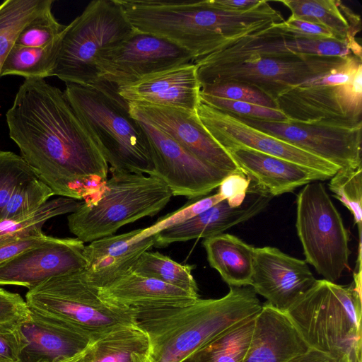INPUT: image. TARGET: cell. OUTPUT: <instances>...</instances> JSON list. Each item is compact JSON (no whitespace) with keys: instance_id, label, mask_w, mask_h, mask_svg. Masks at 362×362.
Returning <instances> with one entry per match:
<instances>
[{"instance_id":"1","label":"cell","mask_w":362,"mask_h":362,"mask_svg":"<svg viewBox=\"0 0 362 362\" xmlns=\"http://www.w3.org/2000/svg\"><path fill=\"white\" fill-rule=\"evenodd\" d=\"M21 156L54 195L86 200L107 179L109 165L64 91L25 78L6 113Z\"/></svg>"},{"instance_id":"2","label":"cell","mask_w":362,"mask_h":362,"mask_svg":"<svg viewBox=\"0 0 362 362\" xmlns=\"http://www.w3.org/2000/svg\"><path fill=\"white\" fill-rule=\"evenodd\" d=\"M117 1L135 30L173 42L191 53L194 61L284 21L265 0L245 11L216 8L209 0Z\"/></svg>"},{"instance_id":"3","label":"cell","mask_w":362,"mask_h":362,"mask_svg":"<svg viewBox=\"0 0 362 362\" xmlns=\"http://www.w3.org/2000/svg\"><path fill=\"white\" fill-rule=\"evenodd\" d=\"M262 306L251 286H230L220 298L175 307L134 308L136 325L148 336L153 362H181Z\"/></svg>"},{"instance_id":"4","label":"cell","mask_w":362,"mask_h":362,"mask_svg":"<svg viewBox=\"0 0 362 362\" xmlns=\"http://www.w3.org/2000/svg\"><path fill=\"white\" fill-rule=\"evenodd\" d=\"M361 311L359 269L347 286L317 280L286 313L310 349L361 362Z\"/></svg>"},{"instance_id":"5","label":"cell","mask_w":362,"mask_h":362,"mask_svg":"<svg viewBox=\"0 0 362 362\" xmlns=\"http://www.w3.org/2000/svg\"><path fill=\"white\" fill-rule=\"evenodd\" d=\"M69 104L98 144L109 170L152 175L146 136L118 94L90 86L66 83Z\"/></svg>"},{"instance_id":"6","label":"cell","mask_w":362,"mask_h":362,"mask_svg":"<svg viewBox=\"0 0 362 362\" xmlns=\"http://www.w3.org/2000/svg\"><path fill=\"white\" fill-rule=\"evenodd\" d=\"M100 190L68 216V226L85 243L113 235L122 226L158 214L173 194L159 178L123 170H110Z\"/></svg>"},{"instance_id":"7","label":"cell","mask_w":362,"mask_h":362,"mask_svg":"<svg viewBox=\"0 0 362 362\" xmlns=\"http://www.w3.org/2000/svg\"><path fill=\"white\" fill-rule=\"evenodd\" d=\"M134 28L117 0L90 1L66 25L50 76L66 83L95 88L100 54L129 35Z\"/></svg>"},{"instance_id":"8","label":"cell","mask_w":362,"mask_h":362,"mask_svg":"<svg viewBox=\"0 0 362 362\" xmlns=\"http://www.w3.org/2000/svg\"><path fill=\"white\" fill-rule=\"evenodd\" d=\"M344 57L297 54L283 58L256 55L221 57L209 54L193 62L200 86L226 83L254 88L274 102L282 94L343 64Z\"/></svg>"},{"instance_id":"9","label":"cell","mask_w":362,"mask_h":362,"mask_svg":"<svg viewBox=\"0 0 362 362\" xmlns=\"http://www.w3.org/2000/svg\"><path fill=\"white\" fill-rule=\"evenodd\" d=\"M84 270L52 278L25 294L28 306L76 325L95 337L136 325L134 310L103 300Z\"/></svg>"},{"instance_id":"10","label":"cell","mask_w":362,"mask_h":362,"mask_svg":"<svg viewBox=\"0 0 362 362\" xmlns=\"http://www.w3.org/2000/svg\"><path fill=\"white\" fill-rule=\"evenodd\" d=\"M296 227L305 262L335 283L348 268L349 233L340 213L319 181L307 184L296 200Z\"/></svg>"},{"instance_id":"11","label":"cell","mask_w":362,"mask_h":362,"mask_svg":"<svg viewBox=\"0 0 362 362\" xmlns=\"http://www.w3.org/2000/svg\"><path fill=\"white\" fill-rule=\"evenodd\" d=\"M194 61L191 53L173 42L134 29L100 54L96 63L98 83L95 88L117 93L119 88L148 75Z\"/></svg>"},{"instance_id":"12","label":"cell","mask_w":362,"mask_h":362,"mask_svg":"<svg viewBox=\"0 0 362 362\" xmlns=\"http://www.w3.org/2000/svg\"><path fill=\"white\" fill-rule=\"evenodd\" d=\"M235 117L253 128L329 161L340 168H356L361 165L362 125L341 127L321 123L285 122Z\"/></svg>"},{"instance_id":"13","label":"cell","mask_w":362,"mask_h":362,"mask_svg":"<svg viewBox=\"0 0 362 362\" xmlns=\"http://www.w3.org/2000/svg\"><path fill=\"white\" fill-rule=\"evenodd\" d=\"M138 122L148 140L152 175L161 180L173 196L202 198L218 187L228 175L201 160L156 127Z\"/></svg>"},{"instance_id":"14","label":"cell","mask_w":362,"mask_h":362,"mask_svg":"<svg viewBox=\"0 0 362 362\" xmlns=\"http://www.w3.org/2000/svg\"><path fill=\"white\" fill-rule=\"evenodd\" d=\"M196 113L206 130L226 151L236 147L248 148L316 170L330 178L340 168L202 102Z\"/></svg>"},{"instance_id":"15","label":"cell","mask_w":362,"mask_h":362,"mask_svg":"<svg viewBox=\"0 0 362 362\" xmlns=\"http://www.w3.org/2000/svg\"><path fill=\"white\" fill-rule=\"evenodd\" d=\"M14 331L19 344L18 362H69L97 337L65 320L31 308Z\"/></svg>"},{"instance_id":"16","label":"cell","mask_w":362,"mask_h":362,"mask_svg":"<svg viewBox=\"0 0 362 362\" xmlns=\"http://www.w3.org/2000/svg\"><path fill=\"white\" fill-rule=\"evenodd\" d=\"M128 106L134 119L156 127L208 165L228 174L243 172L206 130L197 113L153 105L128 103Z\"/></svg>"},{"instance_id":"17","label":"cell","mask_w":362,"mask_h":362,"mask_svg":"<svg viewBox=\"0 0 362 362\" xmlns=\"http://www.w3.org/2000/svg\"><path fill=\"white\" fill-rule=\"evenodd\" d=\"M84 243L76 238H54L0 264V285L33 289L52 278L86 269Z\"/></svg>"},{"instance_id":"18","label":"cell","mask_w":362,"mask_h":362,"mask_svg":"<svg viewBox=\"0 0 362 362\" xmlns=\"http://www.w3.org/2000/svg\"><path fill=\"white\" fill-rule=\"evenodd\" d=\"M316 281L305 260L276 247H255L250 286L274 308L286 312Z\"/></svg>"},{"instance_id":"19","label":"cell","mask_w":362,"mask_h":362,"mask_svg":"<svg viewBox=\"0 0 362 362\" xmlns=\"http://www.w3.org/2000/svg\"><path fill=\"white\" fill-rule=\"evenodd\" d=\"M273 198L262 187L252 180L242 205L230 207L222 200L209 209L156 233L155 247H163L177 242L223 233L230 228L255 217L269 205Z\"/></svg>"},{"instance_id":"20","label":"cell","mask_w":362,"mask_h":362,"mask_svg":"<svg viewBox=\"0 0 362 362\" xmlns=\"http://www.w3.org/2000/svg\"><path fill=\"white\" fill-rule=\"evenodd\" d=\"M200 85L194 62L165 69L119 88L127 103L174 107L196 113L200 103Z\"/></svg>"},{"instance_id":"21","label":"cell","mask_w":362,"mask_h":362,"mask_svg":"<svg viewBox=\"0 0 362 362\" xmlns=\"http://www.w3.org/2000/svg\"><path fill=\"white\" fill-rule=\"evenodd\" d=\"M143 228L120 235H112L86 245L84 274L88 281L98 289L131 271L138 258L154 246L156 234L144 237Z\"/></svg>"},{"instance_id":"22","label":"cell","mask_w":362,"mask_h":362,"mask_svg":"<svg viewBox=\"0 0 362 362\" xmlns=\"http://www.w3.org/2000/svg\"><path fill=\"white\" fill-rule=\"evenodd\" d=\"M309 349L287 313L266 302L255 317L252 339L243 362H288Z\"/></svg>"},{"instance_id":"23","label":"cell","mask_w":362,"mask_h":362,"mask_svg":"<svg viewBox=\"0 0 362 362\" xmlns=\"http://www.w3.org/2000/svg\"><path fill=\"white\" fill-rule=\"evenodd\" d=\"M211 54L221 57L256 55L283 58L297 54L344 57L351 52L346 41L298 37L281 33L271 25Z\"/></svg>"},{"instance_id":"24","label":"cell","mask_w":362,"mask_h":362,"mask_svg":"<svg viewBox=\"0 0 362 362\" xmlns=\"http://www.w3.org/2000/svg\"><path fill=\"white\" fill-rule=\"evenodd\" d=\"M226 151L246 175L273 197L330 179L316 170L248 148L236 147Z\"/></svg>"},{"instance_id":"25","label":"cell","mask_w":362,"mask_h":362,"mask_svg":"<svg viewBox=\"0 0 362 362\" xmlns=\"http://www.w3.org/2000/svg\"><path fill=\"white\" fill-rule=\"evenodd\" d=\"M99 296L109 303L132 309L183 306L199 298L183 289L132 271L100 288Z\"/></svg>"},{"instance_id":"26","label":"cell","mask_w":362,"mask_h":362,"mask_svg":"<svg viewBox=\"0 0 362 362\" xmlns=\"http://www.w3.org/2000/svg\"><path fill=\"white\" fill-rule=\"evenodd\" d=\"M337 86L301 84L282 94L275 103L290 121L341 127L362 125V122H354L342 112Z\"/></svg>"},{"instance_id":"27","label":"cell","mask_w":362,"mask_h":362,"mask_svg":"<svg viewBox=\"0 0 362 362\" xmlns=\"http://www.w3.org/2000/svg\"><path fill=\"white\" fill-rule=\"evenodd\" d=\"M150 343L136 325L122 326L94 338L69 362H146Z\"/></svg>"},{"instance_id":"28","label":"cell","mask_w":362,"mask_h":362,"mask_svg":"<svg viewBox=\"0 0 362 362\" xmlns=\"http://www.w3.org/2000/svg\"><path fill=\"white\" fill-rule=\"evenodd\" d=\"M202 245L210 266L229 286H250L255 247L228 233L204 238Z\"/></svg>"},{"instance_id":"29","label":"cell","mask_w":362,"mask_h":362,"mask_svg":"<svg viewBox=\"0 0 362 362\" xmlns=\"http://www.w3.org/2000/svg\"><path fill=\"white\" fill-rule=\"evenodd\" d=\"M257 314L226 329L186 360L188 362H243L252 339Z\"/></svg>"},{"instance_id":"30","label":"cell","mask_w":362,"mask_h":362,"mask_svg":"<svg viewBox=\"0 0 362 362\" xmlns=\"http://www.w3.org/2000/svg\"><path fill=\"white\" fill-rule=\"evenodd\" d=\"M83 201L59 197L47 201L23 216L0 221V243L44 234L42 228L49 219L76 211Z\"/></svg>"},{"instance_id":"31","label":"cell","mask_w":362,"mask_h":362,"mask_svg":"<svg viewBox=\"0 0 362 362\" xmlns=\"http://www.w3.org/2000/svg\"><path fill=\"white\" fill-rule=\"evenodd\" d=\"M60 38L44 47L14 44L4 62L1 77L16 75L25 78H45L50 76L59 51Z\"/></svg>"},{"instance_id":"32","label":"cell","mask_w":362,"mask_h":362,"mask_svg":"<svg viewBox=\"0 0 362 362\" xmlns=\"http://www.w3.org/2000/svg\"><path fill=\"white\" fill-rule=\"evenodd\" d=\"M53 3V0H6L0 4V77L4 62L20 31Z\"/></svg>"},{"instance_id":"33","label":"cell","mask_w":362,"mask_h":362,"mask_svg":"<svg viewBox=\"0 0 362 362\" xmlns=\"http://www.w3.org/2000/svg\"><path fill=\"white\" fill-rule=\"evenodd\" d=\"M194 265L180 264L158 252H144L131 271L183 289L198 296V286L192 272Z\"/></svg>"},{"instance_id":"34","label":"cell","mask_w":362,"mask_h":362,"mask_svg":"<svg viewBox=\"0 0 362 362\" xmlns=\"http://www.w3.org/2000/svg\"><path fill=\"white\" fill-rule=\"evenodd\" d=\"M293 17L317 23L347 42L349 25L334 0H281Z\"/></svg>"},{"instance_id":"35","label":"cell","mask_w":362,"mask_h":362,"mask_svg":"<svg viewBox=\"0 0 362 362\" xmlns=\"http://www.w3.org/2000/svg\"><path fill=\"white\" fill-rule=\"evenodd\" d=\"M329 189L353 214L361 240L362 166L339 168L330 178Z\"/></svg>"},{"instance_id":"36","label":"cell","mask_w":362,"mask_h":362,"mask_svg":"<svg viewBox=\"0 0 362 362\" xmlns=\"http://www.w3.org/2000/svg\"><path fill=\"white\" fill-rule=\"evenodd\" d=\"M52 191L37 177L23 183L0 214V221L26 215L49 201Z\"/></svg>"},{"instance_id":"37","label":"cell","mask_w":362,"mask_h":362,"mask_svg":"<svg viewBox=\"0 0 362 362\" xmlns=\"http://www.w3.org/2000/svg\"><path fill=\"white\" fill-rule=\"evenodd\" d=\"M66 25L60 24L49 7L28 22L20 31L15 44L44 47L58 40Z\"/></svg>"},{"instance_id":"38","label":"cell","mask_w":362,"mask_h":362,"mask_svg":"<svg viewBox=\"0 0 362 362\" xmlns=\"http://www.w3.org/2000/svg\"><path fill=\"white\" fill-rule=\"evenodd\" d=\"M35 177L33 170L21 156L0 150V214L16 189Z\"/></svg>"},{"instance_id":"39","label":"cell","mask_w":362,"mask_h":362,"mask_svg":"<svg viewBox=\"0 0 362 362\" xmlns=\"http://www.w3.org/2000/svg\"><path fill=\"white\" fill-rule=\"evenodd\" d=\"M199 98L200 102L210 107L235 116L285 122L290 121L276 108L200 94Z\"/></svg>"},{"instance_id":"40","label":"cell","mask_w":362,"mask_h":362,"mask_svg":"<svg viewBox=\"0 0 362 362\" xmlns=\"http://www.w3.org/2000/svg\"><path fill=\"white\" fill-rule=\"evenodd\" d=\"M199 94L278 109L276 103L267 95L254 88L241 83H226L201 86Z\"/></svg>"},{"instance_id":"41","label":"cell","mask_w":362,"mask_h":362,"mask_svg":"<svg viewBox=\"0 0 362 362\" xmlns=\"http://www.w3.org/2000/svg\"><path fill=\"white\" fill-rule=\"evenodd\" d=\"M224 200L217 192L213 195L197 199L196 201L190 202L175 212L160 218L153 226L144 228L142 233L145 237L156 234L158 232L180 223Z\"/></svg>"},{"instance_id":"42","label":"cell","mask_w":362,"mask_h":362,"mask_svg":"<svg viewBox=\"0 0 362 362\" xmlns=\"http://www.w3.org/2000/svg\"><path fill=\"white\" fill-rule=\"evenodd\" d=\"M362 66L347 83L337 86L336 93L344 114L354 122H362Z\"/></svg>"},{"instance_id":"43","label":"cell","mask_w":362,"mask_h":362,"mask_svg":"<svg viewBox=\"0 0 362 362\" xmlns=\"http://www.w3.org/2000/svg\"><path fill=\"white\" fill-rule=\"evenodd\" d=\"M272 25L281 33L298 37L340 40L329 28L292 16L281 23H274Z\"/></svg>"},{"instance_id":"44","label":"cell","mask_w":362,"mask_h":362,"mask_svg":"<svg viewBox=\"0 0 362 362\" xmlns=\"http://www.w3.org/2000/svg\"><path fill=\"white\" fill-rule=\"evenodd\" d=\"M30 308L18 293L0 288V326L16 325L28 315Z\"/></svg>"},{"instance_id":"45","label":"cell","mask_w":362,"mask_h":362,"mask_svg":"<svg viewBox=\"0 0 362 362\" xmlns=\"http://www.w3.org/2000/svg\"><path fill=\"white\" fill-rule=\"evenodd\" d=\"M251 180L243 172L228 174L218 187V193L230 207L240 206L246 198Z\"/></svg>"},{"instance_id":"46","label":"cell","mask_w":362,"mask_h":362,"mask_svg":"<svg viewBox=\"0 0 362 362\" xmlns=\"http://www.w3.org/2000/svg\"><path fill=\"white\" fill-rule=\"evenodd\" d=\"M54 237L42 234L0 243V264L24 251L51 241Z\"/></svg>"},{"instance_id":"47","label":"cell","mask_w":362,"mask_h":362,"mask_svg":"<svg viewBox=\"0 0 362 362\" xmlns=\"http://www.w3.org/2000/svg\"><path fill=\"white\" fill-rule=\"evenodd\" d=\"M16 325L0 326V362H18L19 344L14 331Z\"/></svg>"},{"instance_id":"48","label":"cell","mask_w":362,"mask_h":362,"mask_svg":"<svg viewBox=\"0 0 362 362\" xmlns=\"http://www.w3.org/2000/svg\"><path fill=\"white\" fill-rule=\"evenodd\" d=\"M288 362H351L349 356H335L313 349L299 355Z\"/></svg>"},{"instance_id":"49","label":"cell","mask_w":362,"mask_h":362,"mask_svg":"<svg viewBox=\"0 0 362 362\" xmlns=\"http://www.w3.org/2000/svg\"><path fill=\"white\" fill-rule=\"evenodd\" d=\"M261 0H209L216 8L229 11H245L256 6Z\"/></svg>"},{"instance_id":"50","label":"cell","mask_w":362,"mask_h":362,"mask_svg":"<svg viewBox=\"0 0 362 362\" xmlns=\"http://www.w3.org/2000/svg\"><path fill=\"white\" fill-rule=\"evenodd\" d=\"M146 362H153V361L149 358V357H148Z\"/></svg>"},{"instance_id":"51","label":"cell","mask_w":362,"mask_h":362,"mask_svg":"<svg viewBox=\"0 0 362 362\" xmlns=\"http://www.w3.org/2000/svg\"><path fill=\"white\" fill-rule=\"evenodd\" d=\"M181 362H188V361L186 359H185L184 361H182Z\"/></svg>"}]
</instances>
